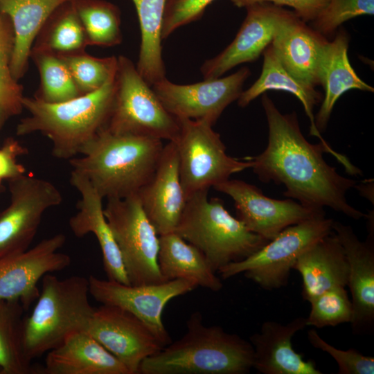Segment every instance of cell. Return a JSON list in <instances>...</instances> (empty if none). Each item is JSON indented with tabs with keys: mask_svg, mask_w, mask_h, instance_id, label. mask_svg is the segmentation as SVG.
Instances as JSON below:
<instances>
[{
	"mask_svg": "<svg viewBox=\"0 0 374 374\" xmlns=\"http://www.w3.org/2000/svg\"><path fill=\"white\" fill-rule=\"evenodd\" d=\"M261 100L269 127L268 143L262 152L249 157L258 179L283 185L284 196L309 208L329 207L355 220L366 217L346 199L347 192L356 188L358 181L339 174L323 154L332 155L351 175H360L361 170L345 155L322 143H310L301 132L295 112L282 114L265 93Z\"/></svg>",
	"mask_w": 374,
	"mask_h": 374,
	"instance_id": "6da1fadb",
	"label": "cell"
},
{
	"mask_svg": "<svg viewBox=\"0 0 374 374\" xmlns=\"http://www.w3.org/2000/svg\"><path fill=\"white\" fill-rule=\"evenodd\" d=\"M163 141L113 134L102 129L69 159L74 171L90 182L103 199L137 195L154 174L161 159Z\"/></svg>",
	"mask_w": 374,
	"mask_h": 374,
	"instance_id": "7a4b0ae2",
	"label": "cell"
},
{
	"mask_svg": "<svg viewBox=\"0 0 374 374\" xmlns=\"http://www.w3.org/2000/svg\"><path fill=\"white\" fill-rule=\"evenodd\" d=\"M181 338L141 364L139 374H245L253 364V349L221 326H206L199 312L187 321Z\"/></svg>",
	"mask_w": 374,
	"mask_h": 374,
	"instance_id": "3957f363",
	"label": "cell"
},
{
	"mask_svg": "<svg viewBox=\"0 0 374 374\" xmlns=\"http://www.w3.org/2000/svg\"><path fill=\"white\" fill-rule=\"evenodd\" d=\"M115 91L116 72L100 89L64 102L24 96L23 107L29 114L17 124L16 134L40 133L51 141L53 157L69 160L105 127Z\"/></svg>",
	"mask_w": 374,
	"mask_h": 374,
	"instance_id": "277c9868",
	"label": "cell"
},
{
	"mask_svg": "<svg viewBox=\"0 0 374 374\" xmlns=\"http://www.w3.org/2000/svg\"><path fill=\"white\" fill-rule=\"evenodd\" d=\"M37 302L23 323L26 356L33 359L61 345L73 334L85 331L94 311L89 300V279H64L47 274L42 277Z\"/></svg>",
	"mask_w": 374,
	"mask_h": 374,
	"instance_id": "5b68a950",
	"label": "cell"
},
{
	"mask_svg": "<svg viewBox=\"0 0 374 374\" xmlns=\"http://www.w3.org/2000/svg\"><path fill=\"white\" fill-rule=\"evenodd\" d=\"M208 191L187 198L175 232L197 247L216 273L222 267L253 254L269 240L231 215L221 200L209 199Z\"/></svg>",
	"mask_w": 374,
	"mask_h": 374,
	"instance_id": "8992f818",
	"label": "cell"
},
{
	"mask_svg": "<svg viewBox=\"0 0 374 374\" xmlns=\"http://www.w3.org/2000/svg\"><path fill=\"white\" fill-rule=\"evenodd\" d=\"M111 133L175 141L179 123L163 105L152 87L124 55L117 57L116 91L105 127Z\"/></svg>",
	"mask_w": 374,
	"mask_h": 374,
	"instance_id": "52a82bcc",
	"label": "cell"
},
{
	"mask_svg": "<svg viewBox=\"0 0 374 374\" xmlns=\"http://www.w3.org/2000/svg\"><path fill=\"white\" fill-rule=\"evenodd\" d=\"M334 220L325 213L289 226L246 258L218 270L223 279L244 274L265 290L287 285L299 257L316 242L332 231Z\"/></svg>",
	"mask_w": 374,
	"mask_h": 374,
	"instance_id": "ba28073f",
	"label": "cell"
},
{
	"mask_svg": "<svg viewBox=\"0 0 374 374\" xmlns=\"http://www.w3.org/2000/svg\"><path fill=\"white\" fill-rule=\"evenodd\" d=\"M178 121L179 133L174 142L186 199L229 179L233 174L251 168L249 157L240 160L227 154L220 134L211 124L190 119Z\"/></svg>",
	"mask_w": 374,
	"mask_h": 374,
	"instance_id": "9c48e42d",
	"label": "cell"
},
{
	"mask_svg": "<svg viewBox=\"0 0 374 374\" xmlns=\"http://www.w3.org/2000/svg\"><path fill=\"white\" fill-rule=\"evenodd\" d=\"M105 217L119 249L132 285L165 282L158 265L159 235L138 195L107 199Z\"/></svg>",
	"mask_w": 374,
	"mask_h": 374,
	"instance_id": "30bf717a",
	"label": "cell"
},
{
	"mask_svg": "<svg viewBox=\"0 0 374 374\" xmlns=\"http://www.w3.org/2000/svg\"><path fill=\"white\" fill-rule=\"evenodd\" d=\"M10 204L0 212V258L26 251L47 210L62 202L51 182L30 175L8 181Z\"/></svg>",
	"mask_w": 374,
	"mask_h": 374,
	"instance_id": "8fae6325",
	"label": "cell"
},
{
	"mask_svg": "<svg viewBox=\"0 0 374 374\" xmlns=\"http://www.w3.org/2000/svg\"><path fill=\"white\" fill-rule=\"evenodd\" d=\"M250 75V69L244 66L229 75L193 84H177L165 78L151 87L176 118L201 121L213 125L224 110L238 99Z\"/></svg>",
	"mask_w": 374,
	"mask_h": 374,
	"instance_id": "7c38bea8",
	"label": "cell"
},
{
	"mask_svg": "<svg viewBox=\"0 0 374 374\" xmlns=\"http://www.w3.org/2000/svg\"><path fill=\"white\" fill-rule=\"evenodd\" d=\"M89 294L103 305L125 310L142 321L165 346L172 340L162 321V312L173 298L197 287L191 280L174 279L160 283L132 285L93 276L89 278Z\"/></svg>",
	"mask_w": 374,
	"mask_h": 374,
	"instance_id": "4fadbf2b",
	"label": "cell"
},
{
	"mask_svg": "<svg viewBox=\"0 0 374 374\" xmlns=\"http://www.w3.org/2000/svg\"><path fill=\"white\" fill-rule=\"evenodd\" d=\"M84 332L121 361L130 374H139L141 362L164 347L142 321L114 305L95 308Z\"/></svg>",
	"mask_w": 374,
	"mask_h": 374,
	"instance_id": "5bb4252c",
	"label": "cell"
},
{
	"mask_svg": "<svg viewBox=\"0 0 374 374\" xmlns=\"http://www.w3.org/2000/svg\"><path fill=\"white\" fill-rule=\"evenodd\" d=\"M65 242L66 235L57 233L25 251L0 258V299L19 301L28 310L39 294V280L70 265L71 257L58 251Z\"/></svg>",
	"mask_w": 374,
	"mask_h": 374,
	"instance_id": "9a60e30c",
	"label": "cell"
},
{
	"mask_svg": "<svg viewBox=\"0 0 374 374\" xmlns=\"http://www.w3.org/2000/svg\"><path fill=\"white\" fill-rule=\"evenodd\" d=\"M213 188L233 200L236 217L251 231L269 241L286 227L325 213L290 198L268 197L256 186L238 179H229Z\"/></svg>",
	"mask_w": 374,
	"mask_h": 374,
	"instance_id": "2e32d148",
	"label": "cell"
},
{
	"mask_svg": "<svg viewBox=\"0 0 374 374\" xmlns=\"http://www.w3.org/2000/svg\"><path fill=\"white\" fill-rule=\"evenodd\" d=\"M246 17L234 39L220 53L201 66L204 79L222 77L236 66L258 59L271 44L287 9L263 2L247 6Z\"/></svg>",
	"mask_w": 374,
	"mask_h": 374,
	"instance_id": "e0dca14e",
	"label": "cell"
},
{
	"mask_svg": "<svg viewBox=\"0 0 374 374\" xmlns=\"http://www.w3.org/2000/svg\"><path fill=\"white\" fill-rule=\"evenodd\" d=\"M371 224V215H367ZM332 230L343 247L348 263V286L351 294L354 333L371 331L374 323L373 228L366 241L359 240L352 227L334 221Z\"/></svg>",
	"mask_w": 374,
	"mask_h": 374,
	"instance_id": "ac0fdd59",
	"label": "cell"
},
{
	"mask_svg": "<svg viewBox=\"0 0 374 374\" xmlns=\"http://www.w3.org/2000/svg\"><path fill=\"white\" fill-rule=\"evenodd\" d=\"M137 195L159 235L175 231L186 197L180 181L178 154L174 141L164 145L154 174Z\"/></svg>",
	"mask_w": 374,
	"mask_h": 374,
	"instance_id": "d6986e66",
	"label": "cell"
},
{
	"mask_svg": "<svg viewBox=\"0 0 374 374\" xmlns=\"http://www.w3.org/2000/svg\"><path fill=\"white\" fill-rule=\"evenodd\" d=\"M70 183L80 194L78 211L69 221L71 231L78 238L93 234L102 252L108 279L130 285L117 243L104 215L103 199L85 177L74 171L71 172Z\"/></svg>",
	"mask_w": 374,
	"mask_h": 374,
	"instance_id": "ffe728a7",
	"label": "cell"
},
{
	"mask_svg": "<svg viewBox=\"0 0 374 374\" xmlns=\"http://www.w3.org/2000/svg\"><path fill=\"white\" fill-rule=\"evenodd\" d=\"M327 39L287 10L276 29L271 46L284 67L294 76L315 87Z\"/></svg>",
	"mask_w": 374,
	"mask_h": 374,
	"instance_id": "44dd1931",
	"label": "cell"
},
{
	"mask_svg": "<svg viewBox=\"0 0 374 374\" xmlns=\"http://www.w3.org/2000/svg\"><path fill=\"white\" fill-rule=\"evenodd\" d=\"M306 326V318L297 317L286 324L265 321L250 337L253 349V368L263 374H322L314 362L296 353L292 339Z\"/></svg>",
	"mask_w": 374,
	"mask_h": 374,
	"instance_id": "7402d4cb",
	"label": "cell"
},
{
	"mask_svg": "<svg viewBox=\"0 0 374 374\" xmlns=\"http://www.w3.org/2000/svg\"><path fill=\"white\" fill-rule=\"evenodd\" d=\"M349 36L343 29L326 44L319 67V81L324 89L321 105L314 116L317 130L327 127L334 106L340 96L350 89L373 92L374 89L364 82L352 67L348 57Z\"/></svg>",
	"mask_w": 374,
	"mask_h": 374,
	"instance_id": "603a6c76",
	"label": "cell"
},
{
	"mask_svg": "<svg viewBox=\"0 0 374 374\" xmlns=\"http://www.w3.org/2000/svg\"><path fill=\"white\" fill-rule=\"evenodd\" d=\"M293 269L301 276L302 296L308 302L326 290L348 285V263L333 230L307 249Z\"/></svg>",
	"mask_w": 374,
	"mask_h": 374,
	"instance_id": "cb8c5ba5",
	"label": "cell"
},
{
	"mask_svg": "<svg viewBox=\"0 0 374 374\" xmlns=\"http://www.w3.org/2000/svg\"><path fill=\"white\" fill-rule=\"evenodd\" d=\"M45 374H130L126 366L84 331L47 353Z\"/></svg>",
	"mask_w": 374,
	"mask_h": 374,
	"instance_id": "d4e9b609",
	"label": "cell"
},
{
	"mask_svg": "<svg viewBox=\"0 0 374 374\" xmlns=\"http://www.w3.org/2000/svg\"><path fill=\"white\" fill-rule=\"evenodd\" d=\"M269 90L282 91L295 96L303 106L310 121V134L317 137L320 142L332 149L323 139L314 123V107L321 100V96L315 87L292 75L283 65L270 44L263 52V64L260 77L247 89L242 91L238 104L241 107Z\"/></svg>",
	"mask_w": 374,
	"mask_h": 374,
	"instance_id": "484cf974",
	"label": "cell"
},
{
	"mask_svg": "<svg viewBox=\"0 0 374 374\" xmlns=\"http://www.w3.org/2000/svg\"><path fill=\"white\" fill-rule=\"evenodd\" d=\"M73 0H0V9L10 19L15 34L11 62L14 78L25 74L34 40L50 15L63 3Z\"/></svg>",
	"mask_w": 374,
	"mask_h": 374,
	"instance_id": "4316f807",
	"label": "cell"
},
{
	"mask_svg": "<svg viewBox=\"0 0 374 374\" xmlns=\"http://www.w3.org/2000/svg\"><path fill=\"white\" fill-rule=\"evenodd\" d=\"M158 265L166 281L186 279L213 292L223 287L204 254L175 232L159 235Z\"/></svg>",
	"mask_w": 374,
	"mask_h": 374,
	"instance_id": "83f0119b",
	"label": "cell"
},
{
	"mask_svg": "<svg viewBox=\"0 0 374 374\" xmlns=\"http://www.w3.org/2000/svg\"><path fill=\"white\" fill-rule=\"evenodd\" d=\"M138 16L141 44L136 69L152 86L166 78L162 56L161 28L168 0H132Z\"/></svg>",
	"mask_w": 374,
	"mask_h": 374,
	"instance_id": "f1b7e54d",
	"label": "cell"
},
{
	"mask_svg": "<svg viewBox=\"0 0 374 374\" xmlns=\"http://www.w3.org/2000/svg\"><path fill=\"white\" fill-rule=\"evenodd\" d=\"M87 46L84 28L72 1L59 6L46 20L32 48L66 55L84 51Z\"/></svg>",
	"mask_w": 374,
	"mask_h": 374,
	"instance_id": "f546056e",
	"label": "cell"
},
{
	"mask_svg": "<svg viewBox=\"0 0 374 374\" xmlns=\"http://www.w3.org/2000/svg\"><path fill=\"white\" fill-rule=\"evenodd\" d=\"M24 310L19 301L0 299V368L2 374H28L35 371L24 348Z\"/></svg>",
	"mask_w": 374,
	"mask_h": 374,
	"instance_id": "4dcf8cb0",
	"label": "cell"
},
{
	"mask_svg": "<svg viewBox=\"0 0 374 374\" xmlns=\"http://www.w3.org/2000/svg\"><path fill=\"white\" fill-rule=\"evenodd\" d=\"M88 45L112 47L123 40L119 8L106 0H73Z\"/></svg>",
	"mask_w": 374,
	"mask_h": 374,
	"instance_id": "1f68e13d",
	"label": "cell"
},
{
	"mask_svg": "<svg viewBox=\"0 0 374 374\" xmlns=\"http://www.w3.org/2000/svg\"><path fill=\"white\" fill-rule=\"evenodd\" d=\"M30 58L40 78L35 98L48 103H58L82 95L66 65L57 54L32 48Z\"/></svg>",
	"mask_w": 374,
	"mask_h": 374,
	"instance_id": "d6a6232c",
	"label": "cell"
},
{
	"mask_svg": "<svg viewBox=\"0 0 374 374\" xmlns=\"http://www.w3.org/2000/svg\"><path fill=\"white\" fill-rule=\"evenodd\" d=\"M15 34L8 17L0 9V130L24 109L22 87L11 71Z\"/></svg>",
	"mask_w": 374,
	"mask_h": 374,
	"instance_id": "836d02e7",
	"label": "cell"
},
{
	"mask_svg": "<svg viewBox=\"0 0 374 374\" xmlns=\"http://www.w3.org/2000/svg\"><path fill=\"white\" fill-rule=\"evenodd\" d=\"M69 69L82 94L102 87L116 72L117 57H96L82 51L57 55Z\"/></svg>",
	"mask_w": 374,
	"mask_h": 374,
	"instance_id": "e575fe53",
	"label": "cell"
},
{
	"mask_svg": "<svg viewBox=\"0 0 374 374\" xmlns=\"http://www.w3.org/2000/svg\"><path fill=\"white\" fill-rule=\"evenodd\" d=\"M306 326L322 328L351 323L353 308L345 287H336L313 298Z\"/></svg>",
	"mask_w": 374,
	"mask_h": 374,
	"instance_id": "d590c367",
	"label": "cell"
},
{
	"mask_svg": "<svg viewBox=\"0 0 374 374\" xmlns=\"http://www.w3.org/2000/svg\"><path fill=\"white\" fill-rule=\"evenodd\" d=\"M373 13L374 0H329L312 21V28L326 37L332 35L346 21Z\"/></svg>",
	"mask_w": 374,
	"mask_h": 374,
	"instance_id": "8d00e7d4",
	"label": "cell"
},
{
	"mask_svg": "<svg viewBox=\"0 0 374 374\" xmlns=\"http://www.w3.org/2000/svg\"><path fill=\"white\" fill-rule=\"evenodd\" d=\"M310 344L328 353L337 362L339 374H373L374 358L364 355L354 348L338 349L323 339L314 329L308 331Z\"/></svg>",
	"mask_w": 374,
	"mask_h": 374,
	"instance_id": "74e56055",
	"label": "cell"
},
{
	"mask_svg": "<svg viewBox=\"0 0 374 374\" xmlns=\"http://www.w3.org/2000/svg\"><path fill=\"white\" fill-rule=\"evenodd\" d=\"M215 0H168L163 19L161 38H168L178 28L199 20Z\"/></svg>",
	"mask_w": 374,
	"mask_h": 374,
	"instance_id": "f35d334b",
	"label": "cell"
},
{
	"mask_svg": "<svg viewBox=\"0 0 374 374\" xmlns=\"http://www.w3.org/2000/svg\"><path fill=\"white\" fill-rule=\"evenodd\" d=\"M26 149L17 139L7 138L0 147V183L26 174V168L17 161Z\"/></svg>",
	"mask_w": 374,
	"mask_h": 374,
	"instance_id": "ab89813d",
	"label": "cell"
},
{
	"mask_svg": "<svg viewBox=\"0 0 374 374\" xmlns=\"http://www.w3.org/2000/svg\"><path fill=\"white\" fill-rule=\"evenodd\" d=\"M329 0H231L238 8L256 3H270L276 6H287L294 9L297 17L305 22L312 21L326 7Z\"/></svg>",
	"mask_w": 374,
	"mask_h": 374,
	"instance_id": "60d3db41",
	"label": "cell"
},
{
	"mask_svg": "<svg viewBox=\"0 0 374 374\" xmlns=\"http://www.w3.org/2000/svg\"><path fill=\"white\" fill-rule=\"evenodd\" d=\"M5 187L2 183H0V195L4 192Z\"/></svg>",
	"mask_w": 374,
	"mask_h": 374,
	"instance_id": "b9f144b4",
	"label": "cell"
},
{
	"mask_svg": "<svg viewBox=\"0 0 374 374\" xmlns=\"http://www.w3.org/2000/svg\"><path fill=\"white\" fill-rule=\"evenodd\" d=\"M0 374H2L1 369L0 368Z\"/></svg>",
	"mask_w": 374,
	"mask_h": 374,
	"instance_id": "7bdbcfd3",
	"label": "cell"
}]
</instances>
